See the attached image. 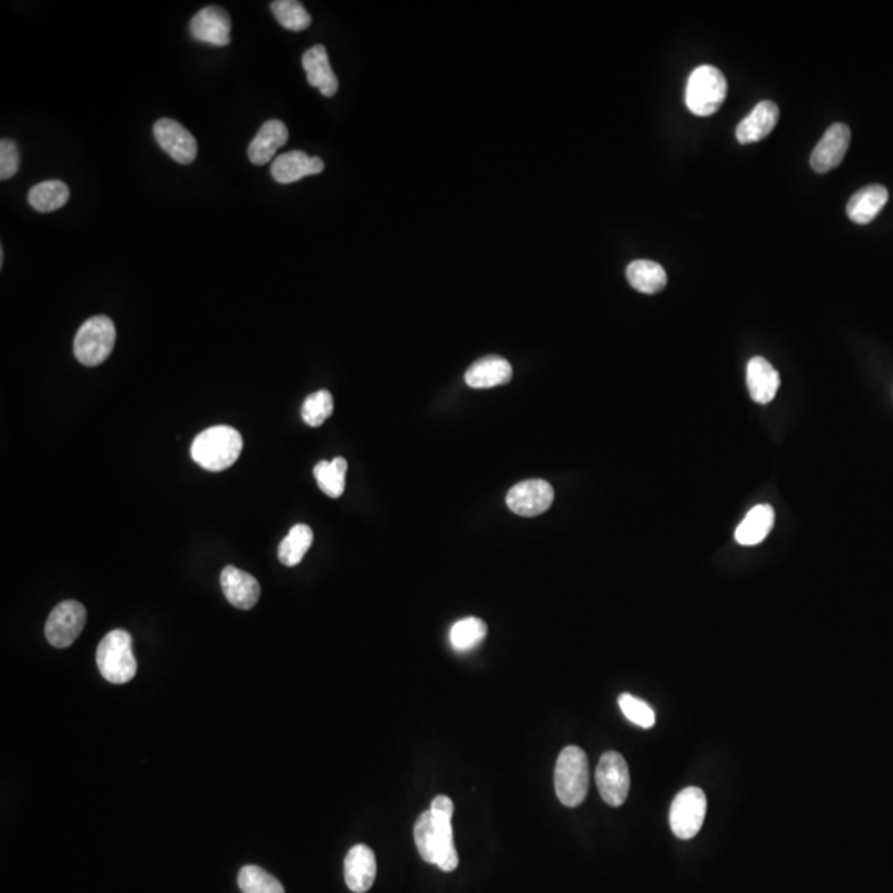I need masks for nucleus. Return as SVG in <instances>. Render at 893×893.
<instances>
[{"label": "nucleus", "instance_id": "f257e3e1", "mask_svg": "<svg viewBox=\"0 0 893 893\" xmlns=\"http://www.w3.org/2000/svg\"><path fill=\"white\" fill-rule=\"evenodd\" d=\"M244 449L239 430L215 426L202 430L191 445L192 459L209 472H222L237 462Z\"/></svg>", "mask_w": 893, "mask_h": 893}, {"label": "nucleus", "instance_id": "f03ea898", "mask_svg": "<svg viewBox=\"0 0 893 893\" xmlns=\"http://www.w3.org/2000/svg\"><path fill=\"white\" fill-rule=\"evenodd\" d=\"M554 788L558 799L568 808H576L586 799L589 789L588 756L578 746L559 753L554 769Z\"/></svg>", "mask_w": 893, "mask_h": 893}, {"label": "nucleus", "instance_id": "7ed1b4c3", "mask_svg": "<svg viewBox=\"0 0 893 893\" xmlns=\"http://www.w3.org/2000/svg\"><path fill=\"white\" fill-rule=\"evenodd\" d=\"M96 665L103 679L115 685L134 679L138 664L133 654V639L128 632L116 629L103 637L96 649Z\"/></svg>", "mask_w": 893, "mask_h": 893}, {"label": "nucleus", "instance_id": "20e7f679", "mask_svg": "<svg viewBox=\"0 0 893 893\" xmlns=\"http://www.w3.org/2000/svg\"><path fill=\"white\" fill-rule=\"evenodd\" d=\"M728 93V83L717 67L702 65L688 77L685 105L693 115L710 116L722 108Z\"/></svg>", "mask_w": 893, "mask_h": 893}, {"label": "nucleus", "instance_id": "39448f33", "mask_svg": "<svg viewBox=\"0 0 893 893\" xmlns=\"http://www.w3.org/2000/svg\"><path fill=\"white\" fill-rule=\"evenodd\" d=\"M115 343V323L108 316L98 315L86 320L80 326V330L75 336L73 351L83 366L95 368L110 358Z\"/></svg>", "mask_w": 893, "mask_h": 893}, {"label": "nucleus", "instance_id": "423d86ee", "mask_svg": "<svg viewBox=\"0 0 893 893\" xmlns=\"http://www.w3.org/2000/svg\"><path fill=\"white\" fill-rule=\"evenodd\" d=\"M596 783L604 803L612 808L626 803L631 789V773L621 753L607 751L601 756L596 769Z\"/></svg>", "mask_w": 893, "mask_h": 893}, {"label": "nucleus", "instance_id": "0eeeda50", "mask_svg": "<svg viewBox=\"0 0 893 893\" xmlns=\"http://www.w3.org/2000/svg\"><path fill=\"white\" fill-rule=\"evenodd\" d=\"M707 814V796L700 788H685L670 806V827L679 839L697 836Z\"/></svg>", "mask_w": 893, "mask_h": 893}, {"label": "nucleus", "instance_id": "6e6552de", "mask_svg": "<svg viewBox=\"0 0 893 893\" xmlns=\"http://www.w3.org/2000/svg\"><path fill=\"white\" fill-rule=\"evenodd\" d=\"M86 624V609L78 601L58 604L45 624V637L57 649H67L80 637Z\"/></svg>", "mask_w": 893, "mask_h": 893}, {"label": "nucleus", "instance_id": "1a4fd4ad", "mask_svg": "<svg viewBox=\"0 0 893 893\" xmlns=\"http://www.w3.org/2000/svg\"><path fill=\"white\" fill-rule=\"evenodd\" d=\"M554 490L545 480H525L516 483L507 495V505L520 516H538L550 510Z\"/></svg>", "mask_w": 893, "mask_h": 893}, {"label": "nucleus", "instance_id": "9d476101", "mask_svg": "<svg viewBox=\"0 0 893 893\" xmlns=\"http://www.w3.org/2000/svg\"><path fill=\"white\" fill-rule=\"evenodd\" d=\"M154 138L176 163L189 166L197 158V141L181 123L163 118L154 125Z\"/></svg>", "mask_w": 893, "mask_h": 893}, {"label": "nucleus", "instance_id": "9b49d317", "mask_svg": "<svg viewBox=\"0 0 893 893\" xmlns=\"http://www.w3.org/2000/svg\"><path fill=\"white\" fill-rule=\"evenodd\" d=\"M849 146H851L849 126L842 123L832 125L812 151L811 168L819 174L836 169L846 158Z\"/></svg>", "mask_w": 893, "mask_h": 893}, {"label": "nucleus", "instance_id": "f8f14e48", "mask_svg": "<svg viewBox=\"0 0 893 893\" xmlns=\"http://www.w3.org/2000/svg\"><path fill=\"white\" fill-rule=\"evenodd\" d=\"M232 20L222 7L209 5L199 10L191 20L192 39L209 43L214 47H225L230 43Z\"/></svg>", "mask_w": 893, "mask_h": 893}, {"label": "nucleus", "instance_id": "ddd939ff", "mask_svg": "<svg viewBox=\"0 0 893 893\" xmlns=\"http://www.w3.org/2000/svg\"><path fill=\"white\" fill-rule=\"evenodd\" d=\"M376 872V855L364 844L354 846L344 859V880L351 892H368L373 887Z\"/></svg>", "mask_w": 893, "mask_h": 893}, {"label": "nucleus", "instance_id": "4468645a", "mask_svg": "<svg viewBox=\"0 0 893 893\" xmlns=\"http://www.w3.org/2000/svg\"><path fill=\"white\" fill-rule=\"evenodd\" d=\"M220 584L227 601L237 609L249 611L260 599V584L257 579L235 566H225L220 574Z\"/></svg>", "mask_w": 893, "mask_h": 893}, {"label": "nucleus", "instance_id": "2eb2a0df", "mask_svg": "<svg viewBox=\"0 0 893 893\" xmlns=\"http://www.w3.org/2000/svg\"><path fill=\"white\" fill-rule=\"evenodd\" d=\"M325 169L323 159L310 158L303 151H290V153L282 154L278 158L273 159L272 177L280 184H293L306 176H315Z\"/></svg>", "mask_w": 893, "mask_h": 893}, {"label": "nucleus", "instance_id": "dca6fc26", "mask_svg": "<svg viewBox=\"0 0 893 893\" xmlns=\"http://www.w3.org/2000/svg\"><path fill=\"white\" fill-rule=\"evenodd\" d=\"M303 68L306 72V80L313 88H318L321 95L331 98L338 93L340 82L331 68L328 52L323 45H315L306 50L303 55Z\"/></svg>", "mask_w": 893, "mask_h": 893}, {"label": "nucleus", "instance_id": "f3484780", "mask_svg": "<svg viewBox=\"0 0 893 893\" xmlns=\"http://www.w3.org/2000/svg\"><path fill=\"white\" fill-rule=\"evenodd\" d=\"M513 378V368L507 359L500 356H487L478 359L465 373V383L472 389H490V387L508 384Z\"/></svg>", "mask_w": 893, "mask_h": 893}, {"label": "nucleus", "instance_id": "a211bd4d", "mask_svg": "<svg viewBox=\"0 0 893 893\" xmlns=\"http://www.w3.org/2000/svg\"><path fill=\"white\" fill-rule=\"evenodd\" d=\"M778 120V106L773 101H761L736 128V139L740 144L758 143L773 131Z\"/></svg>", "mask_w": 893, "mask_h": 893}, {"label": "nucleus", "instance_id": "6ab92c4d", "mask_svg": "<svg viewBox=\"0 0 893 893\" xmlns=\"http://www.w3.org/2000/svg\"><path fill=\"white\" fill-rule=\"evenodd\" d=\"M746 384H748V391H750L753 401L758 404H769L778 392L781 379H779L778 371L773 368V364L758 356L748 363Z\"/></svg>", "mask_w": 893, "mask_h": 893}, {"label": "nucleus", "instance_id": "aec40b11", "mask_svg": "<svg viewBox=\"0 0 893 893\" xmlns=\"http://www.w3.org/2000/svg\"><path fill=\"white\" fill-rule=\"evenodd\" d=\"M288 143V129L285 123L270 120L260 128L249 146V159L255 166L272 163L278 149Z\"/></svg>", "mask_w": 893, "mask_h": 893}, {"label": "nucleus", "instance_id": "412c9836", "mask_svg": "<svg viewBox=\"0 0 893 893\" xmlns=\"http://www.w3.org/2000/svg\"><path fill=\"white\" fill-rule=\"evenodd\" d=\"M889 201V191L884 186L874 184L855 192L847 204V215L855 224H870Z\"/></svg>", "mask_w": 893, "mask_h": 893}, {"label": "nucleus", "instance_id": "4be33fe9", "mask_svg": "<svg viewBox=\"0 0 893 893\" xmlns=\"http://www.w3.org/2000/svg\"><path fill=\"white\" fill-rule=\"evenodd\" d=\"M774 525V510L771 505H758L748 511L745 520L736 528L735 540L741 546L760 545L769 535Z\"/></svg>", "mask_w": 893, "mask_h": 893}, {"label": "nucleus", "instance_id": "5701e85b", "mask_svg": "<svg viewBox=\"0 0 893 893\" xmlns=\"http://www.w3.org/2000/svg\"><path fill=\"white\" fill-rule=\"evenodd\" d=\"M627 280L632 288L645 295H654L667 285V273L660 263L652 260H636L627 267Z\"/></svg>", "mask_w": 893, "mask_h": 893}, {"label": "nucleus", "instance_id": "b1692460", "mask_svg": "<svg viewBox=\"0 0 893 893\" xmlns=\"http://www.w3.org/2000/svg\"><path fill=\"white\" fill-rule=\"evenodd\" d=\"M313 545V530L308 525H295L278 546V559L288 568L301 563Z\"/></svg>", "mask_w": 893, "mask_h": 893}, {"label": "nucleus", "instance_id": "393cba45", "mask_svg": "<svg viewBox=\"0 0 893 893\" xmlns=\"http://www.w3.org/2000/svg\"><path fill=\"white\" fill-rule=\"evenodd\" d=\"M68 199H70V189L62 181L40 182L29 192L30 206L39 212L58 211L67 204Z\"/></svg>", "mask_w": 893, "mask_h": 893}, {"label": "nucleus", "instance_id": "a878e982", "mask_svg": "<svg viewBox=\"0 0 893 893\" xmlns=\"http://www.w3.org/2000/svg\"><path fill=\"white\" fill-rule=\"evenodd\" d=\"M346 472H348V462L343 457H336L331 462H320L313 470L321 492L326 493L330 498H340L343 495L344 487H346Z\"/></svg>", "mask_w": 893, "mask_h": 893}, {"label": "nucleus", "instance_id": "bb28decb", "mask_svg": "<svg viewBox=\"0 0 893 893\" xmlns=\"http://www.w3.org/2000/svg\"><path fill=\"white\" fill-rule=\"evenodd\" d=\"M487 637V624L478 617H465L450 629V644L457 652H468Z\"/></svg>", "mask_w": 893, "mask_h": 893}, {"label": "nucleus", "instance_id": "cd10ccee", "mask_svg": "<svg viewBox=\"0 0 893 893\" xmlns=\"http://www.w3.org/2000/svg\"><path fill=\"white\" fill-rule=\"evenodd\" d=\"M278 24L292 32H303L311 25V15L297 0H275L270 4Z\"/></svg>", "mask_w": 893, "mask_h": 893}, {"label": "nucleus", "instance_id": "c85d7f7f", "mask_svg": "<svg viewBox=\"0 0 893 893\" xmlns=\"http://www.w3.org/2000/svg\"><path fill=\"white\" fill-rule=\"evenodd\" d=\"M240 890L242 893H285L280 880L260 869L257 865H245L239 872Z\"/></svg>", "mask_w": 893, "mask_h": 893}, {"label": "nucleus", "instance_id": "c756f323", "mask_svg": "<svg viewBox=\"0 0 893 893\" xmlns=\"http://www.w3.org/2000/svg\"><path fill=\"white\" fill-rule=\"evenodd\" d=\"M335 411V401L330 391H318L311 396L306 397L301 407V417L303 421L310 427H320L325 424L326 419H330L331 414Z\"/></svg>", "mask_w": 893, "mask_h": 893}, {"label": "nucleus", "instance_id": "7c9ffc66", "mask_svg": "<svg viewBox=\"0 0 893 893\" xmlns=\"http://www.w3.org/2000/svg\"><path fill=\"white\" fill-rule=\"evenodd\" d=\"M414 839H416L417 851L422 859L435 864L437 854V831H435L434 819L430 811L422 812L414 827Z\"/></svg>", "mask_w": 893, "mask_h": 893}, {"label": "nucleus", "instance_id": "2f4dec72", "mask_svg": "<svg viewBox=\"0 0 893 893\" xmlns=\"http://www.w3.org/2000/svg\"><path fill=\"white\" fill-rule=\"evenodd\" d=\"M619 707H621L624 717L634 725L640 726V728H652L655 725V712L652 707L631 693H622L619 697Z\"/></svg>", "mask_w": 893, "mask_h": 893}, {"label": "nucleus", "instance_id": "473e14b6", "mask_svg": "<svg viewBox=\"0 0 893 893\" xmlns=\"http://www.w3.org/2000/svg\"><path fill=\"white\" fill-rule=\"evenodd\" d=\"M20 168L19 146L12 139L0 141V179L7 181L14 177Z\"/></svg>", "mask_w": 893, "mask_h": 893}, {"label": "nucleus", "instance_id": "72a5a7b5", "mask_svg": "<svg viewBox=\"0 0 893 893\" xmlns=\"http://www.w3.org/2000/svg\"><path fill=\"white\" fill-rule=\"evenodd\" d=\"M430 812L434 814V816H454V803H452V799L447 798V796H437V798L430 803Z\"/></svg>", "mask_w": 893, "mask_h": 893}]
</instances>
